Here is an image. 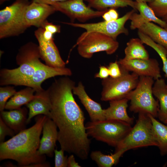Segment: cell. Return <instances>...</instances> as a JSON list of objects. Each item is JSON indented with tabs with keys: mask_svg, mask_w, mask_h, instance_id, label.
<instances>
[{
	"mask_svg": "<svg viewBox=\"0 0 167 167\" xmlns=\"http://www.w3.org/2000/svg\"><path fill=\"white\" fill-rule=\"evenodd\" d=\"M75 83L67 76L56 79L46 90L51 109L49 118L58 128L61 148L82 160L88 158L91 139L84 125V112L73 96Z\"/></svg>",
	"mask_w": 167,
	"mask_h": 167,
	"instance_id": "cell-1",
	"label": "cell"
},
{
	"mask_svg": "<svg viewBox=\"0 0 167 167\" xmlns=\"http://www.w3.org/2000/svg\"><path fill=\"white\" fill-rule=\"evenodd\" d=\"M48 117L37 115L33 126L21 130L10 139L0 143V161L12 160L21 167L50 166L45 162V155L38 152L43 127Z\"/></svg>",
	"mask_w": 167,
	"mask_h": 167,
	"instance_id": "cell-2",
	"label": "cell"
},
{
	"mask_svg": "<svg viewBox=\"0 0 167 167\" xmlns=\"http://www.w3.org/2000/svg\"><path fill=\"white\" fill-rule=\"evenodd\" d=\"M40 58L38 45L30 42L22 46L16 57V62L19 66L0 70V85L23 86L35 72L41 62Z\"/></svg>",
	"mask_w": 167,
	"mask_h": 167,
	"instance_id": "cell-3",
	"label": "cell"
},
{
	"mask_svg": "<svg viewBox=\"0 0 167 167\" xmlns=\"http://www.w3.org/2000/svg\"><path fill=\"white\" fill-rule=\"evenodd\" d=\"M131 125L122 121L105 120L89 122L85 125L88 136L116 148L129 133Z\"/></svg>",
	"mask_w": 167,
	"mask_h": 167,
	"instance_id": "cell-4",
	"label": "cell"
},
{
	"mask_svg": "<svg viewBox=\"0 0 167 167\" xmlns=\"http://www.w3.org/2000/svg\"><path fill=\"white\" fill-rule=\"evenodd\" d=\"M154 79L149 76L139 77L136 87L126 97L130 101L129 109L131 111L150 114L155 118L157 117L159 104L158 101L153 96Z\"/></svg>",
	"mask_w": 167,
	"mask_h": 167,
	"instance_id": "cell-5",
	"label": "cell"
},
{
	"mask_svg": "<svg viewBox=\"0 0 167 167\" xmlns=\"http://www.w3.org/2000/svg\"><path fill=\"white\" fill-rule=\"evenodd\" d=\"M28 0H16L0 11V38L18 36L28 28L24 13Z\"/></svg>",
	"mask_w": 167,
	"mask_h": 167,
	"instance_id": "cell-6",
	"label": "cell"
},
{
	"mask_svg": "<svg viewBox=\"0 0 167 167\" xmlns=\"http://www.w3.org/2000/svg\"><path fill=\"white\" fill-rule=\"evenodd\" d=\"M136 123L125 138L116 147L115 151L122 148L127 151L158 144L151 120L148 114L139 113Z\"/></svg>",
	"mask_w": 167,
	"mask_h": 167,
	"instance_id": "cell-7",
	"label": "cell"
},
{
	"mask_svg": "<svg viewBox=\"0 0 167 167\" xmlns=\"http://www.w3.org/2000/svg\"><path fill=\"white\" fill-rule=\"evenodd\" d=\"M116 40L97 32H85L78 38L76 43L79 54L90 58L96 52L105 51L108 54L114 53L119 47Z\"/></svg>",
	"mask_w": 167,
	"mask_h": 167,
	"instance_id": "cell-8",
	"label": "cell"
},
{
	"mask_svg": "<svg viewBox=\"0 0 167 167\" xmlns=\"http://www.w3.org/2000/svg\"><path fill=\"white\" fill-rule=\"evenodd\" d=\"M122 75L117 78L108 77L102 81V90L101 99L110 101L126 98L136 87L139 76L121 67Z\"/></svg>",
	"mask_w": 167,
	"mask_h": 167,
	"instance_id": "cell-9",
	"label": "cell"
},
{
	"mask_svg": "<svg viewBox=\"0 0 167 167\" xmlns=\"http://www.w3.org/2000/svg\"><path fill=\"white\" fill-rule=\"evenodd\" d=\"M136 10L133 9L118 19L110 21H104L96 23L86 24L63 22L72 26L81 28L87 32H97L106 35L116 40L118 35L121 34L127 35L128 31L125 27L126 21L129 19L132 13Z\"/></svg>",
	"mask_w": 167,
	"mask_h": 167,
	"instance_id": "cell-10",
	"label": "cell"
},
{
	"mask_svg": "<svg viewBox=\"0 0 167 167\" xmlns=\"http://www.w3.org/2000/svg\"><path fill=\"white\" fill-rule=\"evenodd\" d=\"M85 0H68L56 2L52 5L56 11L65 14L71 19L72 23L75 19L84 22L92 18L102 16L107 11H94L88 6Z\"/></svg>",
	"mask_w": 167,
	"mask_h": 167,
	"instance_id": "cell-11",
	"label": "cell"
},
{
	"mask_svg": "<svg viewBox=\"0 0 167 167\" xmlns=\"http://www.w3.org/2000/svg\"><path fill=\"white\" fill-rule=\"evenodd\" d=\"M43 28L40 27L35 31V35L39 44L40 58L45 64L50 66L58 68L66 67V63L61 57L54 39H45L43 35Z\"/></svg>",
	"mask_w": 167,
	"mask_h": 167,
	"instance_id": "cell-12",
	"label": "cell"
},
{
	"mask_svg": "<svg viewBox=\"0 0 167 167\" xmlns=\"http://www.w3.org/2000/svg\"><path fill=\"white\" fill-rule=\"evenodd\" d=\"M120 66L140 76H149L156 80L161 78L159 63L155 59L126 60L123 58L118 61Z\"/></svg>",
	"mask_w": 167,
	"mask_h": 167,
	"instance_id": "cell-13",
	"label": "cell"
},
{
	"mask_svg": "<svg viewBox=\"0 0 167 167\" xmlns=\"http://www.w3.org/2000/svg\"><path fill=\"white\" fill-rule=\"evenodd\" d=\"M72 75L71 71L69 68L53 67L41 62L33 75L23 86L32 88L36 92L38 91L43 89L41 85L46 79L57 76H70Z\"/></svg>",
	"mask_w": 167,
	"mask_h": 167,
	"instance_id": "cell-14",
	"label": "cell"
},
{
	"mask_svg": "<svg viewBox=\"0 0 167 167\" xmlns=\"http://www.w3.org/2000/svg\"><path fill=\"white\" fill-rule=\"evenodd\" d=\"M56 11L52 5L32 1L25 12V23L28 28L31 26L40 28L47 18Z\"/></svg>",
	"mask_w": 167,
	"mask_h": 167,
	"instance_id": "cell-15",
	"label": "cell"
},
{
	"mask_svg": "<svg viewBox=\"0 0 167 167\" xmlns=\"http://www.w3.org/2000/svg\"><path fill=\"white\" fill-rule=\"evenodd\" d=\"M57 128L54 121L48 117L43 127L42 136L38 150L40 155H46L50 157L53 156L58 139Z\"/></svg>",
	"mask_w": 167,
	"mask_h": 167,
	"instance_id": "cell-16",
	"label": "cell"
},
{
	"mask_svg": "<svg viewBox=\"0 0 167 167\" xmlns=\"http://www.w3.org/2000/svg\"><path fill=\"white\" fill-rule=\"evenodd\" d=\"M135 8L139 12L138 14L135 12L132 14L129 19L131 20L130 28L132 30L139 29L143 24L153 22L165 28L167 23L162 19L157 17L152 8L147 2L135 1Z\"/></svg>",
	"mask_w": 167,
	"mask_h": 167,
	"instance_id": "cell-17",
	"label": "cell"
},
{
	"mask_svg": "<svg viewBox=\"0 0 167 167\" xmlns=\"http://www.w3.org/2000/svg\"><path fill=\"white\" fill-rule=\"evenodd\" d=\"M76 95L88 112L91 121L96 122L105 120L104 109L100 104L92 100L87 94L84 87L81 82L75 86L72 91Z\"/></svg>",
	"mask_w": 167,
	"mask_h": 167,
	"instance_id": "cell-18",
	"label": "cell"
},
{
	"mask_svg": "<svg viewBox=\"0 0 167 167\" xmlns=\"http://www.w3.org/2000/svg\"><path fill=\"white\" fill-rule=\"evenodd\" d=\"M34 98L26 105L29 109L27 123L34 117L44 115L49 117L51 105L46 90L35 92Z\"/></svg>",
	"mask_w": 167,
	"mask_h": 167,
	"instance_id": "cell-19",
	"label": "cell"
},
{
	"mask_svg": "<svg viewBox=\"0 0 167 167\" xmlns=\"http://www.w3.org/2000/svg\"><path fill=\"white\" fill-rule=\"evenodd\" d=\"M128 101L125 98L109 101V107L104 109L105 120L122 121L132 125L134 119L130 117L127 112Z\"/></svg>",
	"mask_w": 167,
	"mask_h": 167,
	"instance_id": "cell-20",
	"label": "cell"
},
{
	"mask_svg": "<svg viewBox=\"0 0 167 167\" xmlns=\"http://www.w3.org/2000/svg\"><path fill=\"white\" fill-rule=\"evenodd\" d=\"M27 110L25 108L1 112L0 117L5 123L14 131L23 129L27 123Z\"/></svg>",
	"mask_w": 167,
	"mask_h": 167,
	"instance_id": "cell-21",
	"label": "cell"
},
{
	"mask_svg": "<svg viewBox=\"0 0 167 167\" xmlns=\"http://www.w3.org/2000/svg\"><path fill=\"white\" fill-rule=\"evenodd\" d=\"M167 85L163 79L156 80L152 87L153 95L159 102L157 117L163 122L167 119Z\"/></svg>",
	"mask_w": 167,
	"mask_h": 167,
	"instance_id": "cell-22",
	"label": "cell"
},
{
	"mask_svg": "<svg viewBox=\"0 0 167 167\" xmlns=\"http://www.w3.org/2000/svg\"><path fill=\"white\" fill-rule=\"evenodd\" d=\"M138 29L167 51V30L165 28L148 22L143 24Z\"/></svg>",
	"mask_w": 167,
	"mask_h": 167,
	"instance_id": "cell-23",
	"label": "cell"
},
{
	"mask_svg": "<svg viewBox=\"0 0 167 167\" xmlns=\"http://www.w3.org/2000/svg\"><path fill=\"white\" fill-rule=\"evenodd\" d=\"M35 92L34 89L28 87L16 92L7 102L5 109L10 110L21 108L34 98Z\"/></svg>",
	"mask_w": 167,
	"mask_h": 167,
	"instance_id": "cell-24",
	"label": "cell"
},
{
	"mask_svg": "<svg viewBox=\"0 0 167 167\" xmlns=\"http://www.w3.org/2000/svg\"><path fill=\"white\" fill-rule=\"evenodd\" d=\"M143 44L140 39L133 38L130 39L126 44L123 58L126 60L149 58L148 53Z\"/></svg>",
	"mask_w": 167,
	"mask_h": 167,
	"instance_id": "cell-25",
	"label": "cell"
},
{
	"mask_svg": "<svg viewBox=\"0 0 167 167\" xmlns=\"http://www.w3.org/2000/svg\"><path fill=\"white\" fill-rule=\"evenodd\" d=\"M88 6L100 11H107L108 8L116 9L130 6L136 10V1L132 0H85Z\"/></svg>",
	"mask_w": 167,
	"mask_h": 167,
	"instance_id": "cell-26",
	"label": "cell"
},
{
	"mask_svg": "<svg viewBox=\"0 0 167 167\" xmlns=\"http://www.w3.org/2000/svg\"><path fill=\"white\" fill-rule=\"evenodd\" d=\"M127 150L122 148L115 151L111 155H105L99 151H92L90 156L92 159L95 161L100 167H111L117 164L120 158Z\"/></svg>",
	"mask_w": 167,
	"mask_h": 167,
	"instance_id": "cell-27",
	"label": "cell"
},
{
	"mask_svg": "<svg viewBox=\"0 0 167 167\" xmlns=\"http://www.w3.org/2000/svg\"><path fill=\"white\" fill-rule=\"evenodd\" d=\"M156 140L161 156L167 155V125L161 123L150 114Z\"/></svg>",
	"mask_w": 167,
	"mask_h": 167,
	"instance_id": "cell-28",
	"label": "cell"
},
{
	"mask_svg": "<svg viewBox=\"0 0 167 167\" xmlns=\"http://www.w3.org/2000/svg\"><path fill=\"white\" fill-rule=\"evenodd\" d=\"M138 34L143 44L152 47L158 54L163 63V71L165 73V77L167 78V51L163 46L155 42L148 36L139 30Z\"/></svg>",
	"mask_w": 167,
	"mask_h": 167,
	"instance_id": "cell-29",
	"label": "cell"
},
{
	"mask_svg": "<svg viewBox=\"0 0 167 167\" xmlns=\"http://www.w3.org/2000/svg\"><path fill=\"white\" fill-rule=\"evenodd\" d=\"M148 5L158 18H163L167 15V0H154Z\"/></svg>",
	"mask_w": 167,
	"mask_h": 167,
	"instance_id": "cell-30",
	"label": "cell"
},
{
	"mask_svg": "<svg viewBox=\"0 0 167 167\" xmlns=\"http://www.w3.org/2000/svg\"><path fill=\"white\" fill-rule=\"evenodd\" d=\"M16 91L13 86L6 85L0 88V111H3L7 101L12 96Z\"/></svg>",
	"mask_w": 167,
	"mask_h": 167,
	"instance_id": "cell-31",
	"label": "cell"
},
{
	"mask_svg": "<svg viewBox=\"0 0 167 167\" xmlns=\"http://www.w3.org/2000/svg\"><path fill=\"white\" fill-rule=\"evenodd\" d=\"M65 151L62 149L59 150L55 149L54 152L55 156L54 166L55 167H67V156L64 155Z\"/></svg>",
	"mask_w": 167,
	"mask_h": 167,
	"instance_id": "cell-32",
	"label": "cell"
},
{
	"mask_svg": "<svg viewBox=\"0 0 167 167\" xmlns=\"http://www.w3.org/2000/svg\"><path fill=\"white\" fill-rule=\"evenodd\" d=\"M14 131L8 126L0 117V143L4 142L7 136H13Z\"/></svg>",
	"mask_w": 167,
	"mask_h": 167,
	"instance_id": "cell-33",
	"label": "cell"
},
{
	"mask_svg": "<svg viewBox=\"0 0 167 167\" xmlns=\"http://www.w3.org/2000/svg\"><path fill=\"white\" fill-rule=\"evenodd\" d=\"M107 67L110 77L113 78H117L122 75L121 70L117 61L110 63Z\"/></svg>",
	"mask_w": 167,
	"mask_h": 167,
	"instance_id": "cell-34",
	"label": "cell"
},
{
	"mask_svg": "<svg viewBox=\"0 0 167 167\" xmlns=\"http://www.w3.org/2000/svg\"><path fill=\"white\" fill-rule=\"evenodd\" d=\"M104 21H110L116 20L118 18L119 14L115 9L110 8L102 16Z\"/></svg>",
	"mask_w": 167,
	"mask_h": 167,
	"instance_id": "cell-35",
	"label": "cell"
},
{
	"mask_svg": "<svg viewBox=\"0 0 167 167\" xmlns=\"http://www.w3.org/2000/svg\"><path fill=\"white\" fill-rule=\"evenodd\" d=\"M41 27L50 32L53 34L60 33L61 31V27L60 25L54 24L51 23L49 22L47 20L43 24Z\"/></svg>",
	"mask_w": 167,
	"mask_h": 167,
	"instance_id": "cell-36",
	"label": "cell"
},
{
	"mask_svg": "<svg viewBox=\"0 0 167 167\" xmlns=\"http://www.w3.org/2000/svg\"><path fill=\"white\" fill-rule=\"evenodd\" d=\"M109 76V71L108 67L102 66H100L99 72L96 73L94 76L95 78L104 79L108 78Z\"/></svg>",
	"mask_w": 167,
	"mask_h": 167,
	"instance_id": "cell-37",
	"label": "cell"
},
{
	"mask_svg": "<svg viewBox=\"0 0 167 167\" xmlns=\"http://www.w3.org/2000/svg\"><path fill=\"white\" fill-rule=\"evenodd\" d=\"M67 167H80L81 166L77 162L74 155H70L67 158Z\"/></svg>",
	"mask_w": 167,
	"mask_h": 167,
	"instance_id": "cell-38",
	"label": "cell"
},
{
	"mask_svg": "<svg viewBox=\"0 0 167 167\" xmlns=\"http://www.w3.org/2000/svg\"><path fill=\"white\" fill-rule=\"evenodd\" d=\"M66 0H32V2L52 5L56 2Z\"/></svg>",
	"mask_w": 167,
	"mask_h": 167,
	"instance_id": "cell-39",
	"label": "cell"
},
{
	"mask_svg": "<svg viewBox=\"0 0 167 167\" xmlns=\"http://www.w3.org/2000/svg\"><path fill=\"white\" fill-rule=\"evenodd\" d=\"M135 1H139L145 2H148V3L151 2H152L154 0H135Z\"/></svg>",
	"mask_w": 167,
	"mask_h": 167,
	"instance_id": "cell-40",
	"label": "cell"
},
{
	"mask_svg": "<svg viewBox=\"0 0 167 167\" xmlns=\"http://www.w3.org/2000/svg\"><path fill=\"white\" fill-rule=\"evenodd\" d=\"M162 18V19L167 23V15Z\"/></svg>",
	"mask_w": 167,
	"mask_h": 167,
	"instance_id": "cell-41",
	"label": "cell"
},
{
	"mask_svg": "<svg viewBox=\"0 0 167 167\" xmlns=\"http://www.w3.org/2000/svg\"><path fill=\"white\" fill-rule=\"evenodd\" d=\"M8 0H0V4H2Z\"/></svg>",
	"mask_w": 167,
	"mask_h": 167,
	"instance_id": "cell-42",
	"label": "cell"
},
{
	"mask_svg": "<svg viewBox=\"0 0 167 167\" xmlns=\"http://www.w3.org/2000/svg\"><path fill=\"white\" fill-rule=\"evenodd\" d=\"M163 123L165 124H166L167 125V119H166V120H165Z\"/></svg>",
	"mask_w": 167,
	"mask_h": 167,
	"instance_id": "cell-43",
	"label": "cell"
},
{
	"mask_svg": "<svg viewBox=\"0 0 167 167\" xmlns=\"http://www.w3.org/2000/svg\"><path fill=\"white\" fill-rule=\"evenodd\" d=\"M165 28L167 30V25L166 26V27Z\"/></svg>",
	"mask_w": 167,
	"mask_h": 167,
	"instance_id": "cell-44",
	"label": "cell"
},
{
	"mask_svg": "<svg viewBox=\"0 0 167 167\" xmlns=\"http://www.w3.org/2000/svg\"></svg>",
	"mask_w": 167,
	"mask_h": 167,
	"instance_id": "cell-45",
	"label": "cell"
}]
</instances>
